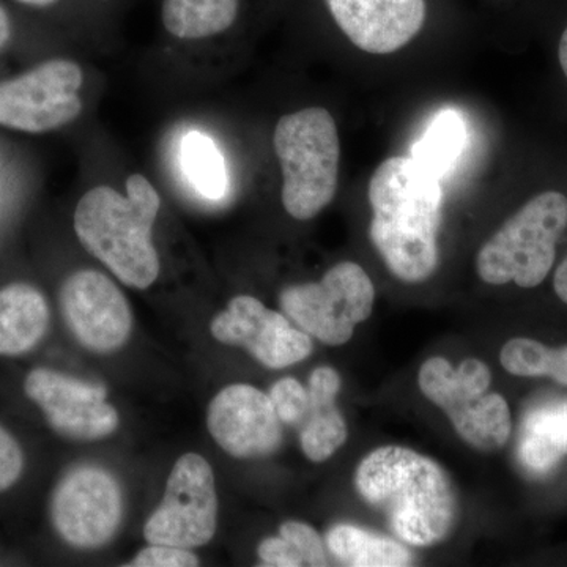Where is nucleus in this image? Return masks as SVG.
Wrapping results in <instances>:
<instances>
[{"mask_svg": "<svg viewBox=\"0 0 567 567\" xmlns=\"http://www.w3.org/2000/svg\"><path fill=\"white\" fill-rule=\"evenodd\" d=\"M207 425L213 440L237 458L270 456L282 443V423L270 395L244 383L213 398Z\"/></svg>", "mask_w": 567, "mask_h": 567, "instance_id": "obj_14", "label": "nucleus"}, {"mask_svg": "<svg viewBox=\"0 0 567 567\" xmlns=\"http://www.w3.org/2000/svg\"><path fill=\"white\" fill-rule=\"evenodd\" d=\"M567 454V401L539 406L522 425L518 457L529 472L546 473Z\"/></svg>", "mask_w": 567, "mask_h": 567, "instance_id": "obj_18", "label": "nucleus"}, {"mask_svg": "<svg viewBox=\"0 0 567 567\" xmlns=\"http://www.w3.org/2000/svg\"><path fill=\"white\" fill-rule=\"evenodd\" d=\"M24 391L40 406L58 434L74 440H100L114 434L118 415L106 402V390L59 374L51 369H33Z\"/></svg>", "mask_w": 567, "mask_h": 567, "instance_id": "obj_12", "label": "nucleus"}, {"mask_svg": "<svg viewBox=\"0 0 567 567\" xmlns=\"http://www.w3.org/2000/svg\"><path fill=\"white\" fill-rule=\"evenodd\" d=\"M567 227V197L540 193L511 216L481 248L476 270L484 282H516L524 289L543 284L554 267L557 244Z\"/></svg>", "mask_w": 567, "mask_h": 567, "instance_id": "obj_5", "label": "nucleus"}, {"mask_svg": "<svg viewBox=\"0 0 567 567\" xmlns=\"http://www.w3.org/2000/svg\"><path fill=\"white\" fill-rule=\"evenodd\" d=\"M218 498L210 464L199 454L175 462L158 509L144 527L148 544L178 548L203 547L216 532Z\"/></svg>", "mask_w": 567, "mask_h": 567, "instance_id": "obj_9", "label": "nucleus"}, {"mask_svg": "<svg viewBox=\"0 0 567 567\" xmlns=\"http://www.w3.org/2000/svg\"><path fill=\"white\" fill-rule=\"evenodd\" d=\"M354 486L409 546H436L456 528L461 507L453 480L410 447H377L358 465Z\"/></svg>", "mask_w": 567, "mask_h": 567, "instance_id": "obj_2", "label": "nucleus"}, {"mask_svg": "<svg viewBox=\"0 0 567 567\" xmlns=\"http://www.w3.org/2000/svg\"><path fill=\"white\" fill-rule=\"evenodd\" d=\"M466 137V123L457 111L439 112L423 137L413 145L412 158L442 181L461 158Z\"/></svg>", "mask_w": 567, "mask_h": 567, "instance_id": "obj_21", "label": "nucleus"}, {"mask_svg": "<svg viewBox=\"0 0 567 567\" xmlns=\"http://www.w3.org/2000/svg\"><path fill=\"white\" fill-rule=\"evenodd\" d=\"M181 162L186 177L205 199L219 200L229 188L226 159L212 137L192 132L183 137Z\"/></svg>", "mask_w": 567, "mask_h": 567, "instance_id": "obj_22", "label": "nucleus"}, {"mask_svg": "<svg viewBox=\"0 0 567 567\" xmlns=\"http://www.w3.org/2000/svg\"><path fill=\"white\" fill-rule=\"evenodd\" d=\"M499 361L509 374L517 377H550L567 385V346L550 349L535 339L514 338L503 346Z\"/></svg>", "mask_w": 567, "mask_h": 567, "instance_id": "obj_23", "label": "nucleus"}, {"mask_svg": "<svg viewBox=\"0 0 567 567\" xmlns=\"http://www.w3.org/2000/svg\"><path fill=\"white\" fill-rule=\"evenodd\" d=\"M558 58L559 63H561V69L565 71L567 78V25L565 31L561 33V39H559Z\"/></svg>", "mask_w": 567, "mask_h": 567, "instance_id": "obj_31", "label": "nucleus"}, {"mask_svg": "<svg viewBox=\"0 0 567 567\" xmlns=\"http://www.w3.org/2000/svg\"><path fill=\"white\" fill-rule=\"evenodd\" d=\"M133 567H196L199 558L188 548L163 546V544H148L137 557L130 563Z\"/></svg>", "mask_w": 567, "mask_h": 567, "instance_id": "obj_26", "label": "nucleus"}, {"mask_svg": "<svg viewBox=\"0 0 567 567\" xmlns=\"http://www.w3.org/2000/svg\"><path fill=\"white\" fill-rule=\"evenodd\" d=\"M268 395L281 423L300 429L309 410L308 388L292 377H286L275 383Z\"/></svg>", "mask_w": 567, "mask_h": 567, "instance_id": "obj_24", "label": "nucleus"}, {"mask_svg": "<svg viewBox=\"0 0 567 567\" xmlns=\"http://www.w3.org/2000/svg\"><path fill=\"white\" fill-rule=\"evenodd\" d=\"M11 37V21L9 13L0 6V50L9 43Z\"/></svg>", "mask_w": 567, "mask_h": 567, "instance_id": "obj_30", "label": "nucleus"}, {"mask_svg": "<svg viewBox=\"0 0 567 567\" xmlns=\"http://www.w3.org/2000/svg\"><path fill=\"white\" fill-rule=\"evenodd\" d=\"M212 334L223 344L244 347L268 369H286L312 353V341L289 317L271 311L249 295H238L212 322Z\"/></svg>", "mask_w": 567, "mask_h": 567, "instance_id": "obj_11", "label": "nucleus"}, {"mask_svg": "<svg viewBox=\"0 0 567 567\" xmlns=\"http://www.w3.org/2000/svg\"><path fill=\"white\" fill-rule=\"evenodd\" d=\"M554 287L559 300L567 305V257L559 265L557 274H555Z\"/></svg>", "mask_w": 567, "mask_h": 567, "instance_id": "obj_29", "label": "nucleus"}, {"mask_svg": "<svg viewBox=\"0 0 567 567\" xmlns=\"http://www.w3.org/2000/svg\"><path fill=\"white\" fill-rule=\"evenodd\" d=\"M341 377L331 368H319L309 377V410L300 427V445L312 462L328 461L344 446L349 429L336 409Z\"/></svg>", "mask_w": 567, "mask_h": 567, "instance_id": "obj_16", "label": "nucleus"}, {"mask_svg": "<svg viewBox=\"0 0 567 567\" xmlns=\"http://www.w3.org/2000/svg\"><path fill=\"white\" fill-rule=\"evenodd\" d=\"M338 28L369 54H391L423 29L425 0H324Z\"/></svg>", "mask_w": 567, "mask_h": 567, "instance_id": "obj_15", "label": "nucleus"}, {"mask_svg": "<svg viewBox=\"0 0 567 567\" xmlns=\"http://www.w3.org/2000/svg\"><path fill=\"white\" fill-rule=\"evenodd\" d=\"M50 327V308L43 293L29 284L0 289V354L18 357L32 350Z\"/></svg>", "mask_w": 567, "mask_h": 567, "instance_id": "obj_17", "label": "nucleus"}, {"mask_svg": "<svg viewBox=\"0 0 567 567\" xmlns=\"http://www.w3.org/2000/svg\"><path fill=\"white\" fill-rule=\"evenodd\" d=\"M238 9L240 0H163L162 18L171 35L200 40L230 29Z\"/></svg>", "mask_w": 567, "mask_h": 567, "instance_id": "obj_20", "label": "nucleus"}, {"mask_svg": "<svg viewBox=\"0 0 567 567\" xmlns=\"http://www.w3.org/2000/svg\"><path fill=\"white\" fill-rule=\"evenodd\" d=\"M259 558L265 566L274 567H300L305 566L303 558L298 554L297 548L284 539L281 535L267 537L260 543Z\"/></svg>", "mask_w": 567, "mask_h": 567, "instance_id": "obj_28", "label": "nucleus"}, {"mask_svg": "<svg viewBox=\"0 0 567 567\" xmlns=\"http://www.w3.org/2000/svg\"><path fill=\"white\" fill-rule=\"evenodd\" d=\"M327 548L339 563L353 567L412 566L413 557L398 540L353 525H336L327 535Z\"/></svg>", "mask_w": 567, "mask_h": 567, "instance_id": "obj_19", "label": "nucleus"}, {"mask_svg": "<svg viewBox=\"0 0 567 567\" xmlns=\"http://www.w3.org/2000/svg\"><path fill=\"white\" fill-rule=\"evenodd\" d=\"M417 385L470 446L491 453L506 445L513 417L506 399L488 393L492 374L486 363L468 358L453 368L446 358H431L421 365Z\"/></svg>", "mask_w": 567, "mask_h": 567, "instance_id": "obj_6", "label": "nucleus"}, {"mask_svg": "<svg viewBox=\"0 0 567 567\" xmlns=\"http://www.w3.org/2000/svg\"><path fill=\"white\" fill-rule=\"evenodd\" d=\"M24 466L21 446L13 435L0 425V492L13 486L20 480Z\"/></svg>", "mask_w": 567, "mask_h": 567, "instance_id": "obj_27", "label": "nucleus"}, {"mask_svg": "<svg viewBox=\"0 0 567 567\" xmlns=\"http://www.w3.org/2000/svg\"><path fill=\"white\" fill-rule=\"evenodd\" d=\"M18 2L29 7H50L52 3L58 2V0H18Z\"/></svg>", "mask_w": 567, "mask_h": 567, "instance_id": "obj_32", "label": "nucleus"}, {"mask_svg": "<svg viewBox=\"0 0 567 567\" xmlns=\"http://www.w3.org/2000/svg\"><path fill=\"white\" fill-rule=\"evenodd\" d=\"M121 486L99 466H80L63 476L52 495L51 517L70 546L99 548L110 543L121 525Z\"/></svg>", "mask_w": 567, "mask_h": 567, "instance_id": "obj_10", "label": "nucleus"}, {"mask_svg": "<svg viewBox=\"0 0 567 567\" xmlns=\"http://www.w3.org/2000/svg\"><path fill=\"white\" fill-rule=\"evenodd\" d=\"M84 73L80 63L51 59L0 82V126L17 132H54L80 117Z\"/></svg>", "mask_w": 567, "mask_h": 567, "instance_id": "obj_8", "label": "nucleus"}, {"mask_svg": "<svg viewBox=\"0 0 567 567\" xmlns=\"http://www.w3.org/2000/svg\"><path fill=\"white\" fill-rule=\"evenodd\" d=\"M279 535L289 540L298 554L303 558L305 566H327V547H324L322 537L315 528L309 527L303 522H286L279 529Z\"/></svg>", "mask_w": 567, "mask_h": 567, "instance_id": "obj_25", "label": "nucleus"}, {"mask_svg": "<svg viewBox=\"0 0 567 567\" xmlns=\"http://www.w3.org/2000/svg\"><path fill=\"white\" fill-rule=\"evenodd\" d=\"M281 308L292 322L328 346H344L372 315L375 287L361 265L341 262L319 282L284 289Z\"/></svg>", "mask_w": 567, "mask_h": 567, "instance_id": "obj_7", "label": "nucleus"}, {"mask_svg": "<svg viewBox=\"0 0 567 567\" xmlns=\"http://www.w3.org/2000/svg\"><path fill=\"white\" fill-rule=\"evenodd\" d=\"M368 196L369 237L388 270L410 284L431 278L439 267L442 181L412 156H393L377 167Z\"/></svg>", "mask_w": 567, "mask_h": 567, "instance_id": "obj_1", "label": "nucleus"}, {"mask_svg": "<svg viewBox=\"0 0 567 567\" xmlns=\"http://www.w3.org/2000/svg\"><path fill=\"white\" fill-rule=\"evenodd\" d=\"M61 306L70 330L93 352H112L132 333L133 315L125 295L100 271L71 275L63 282Z\"/></svg>", "mask_w": 567, "mask_h": 567, "instance_id": "obj_13", "label": "nucleus"}, {"mask_svg": "<svg viewBox=\"0 0 567 567\" xmlns=\"http://www.w3.org/2000/svg\"><path fill=\"white\" fill-rule=\"evenodd\" d=\"M125 188L126 196L106 185L89 189L74 210V230L123 284L147 289L162 267L152 240L162 197L142 174L130 175Z\"/></svg>", "mask_w": 567, "mask_h": 567, "instance_id": "obj_3", "label": "nucleus"}, {"mask_svg": "<svg viewBox=\"0 0 567 567\" xmlns=\"http://www.w3.org/2000/svg\"><path fill=\"white\" fill-rule=\"evenodd\" d=\"M274 147L282 171L284 208L300 221L315 218L338 192L341 142L333 115L324 107L284 115Z\"/></svg>", "mask_w": 567, "mask_h": 567, "instance_id": "obj_4", "label": "nucleus"}]
</instances>
